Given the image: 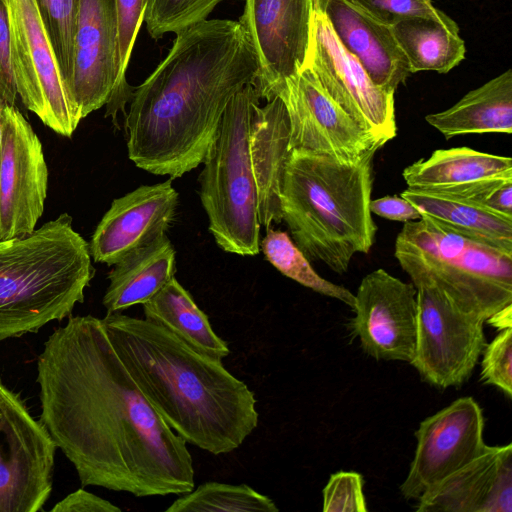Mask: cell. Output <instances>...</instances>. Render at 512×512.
Instances as JSON below:
<instances>
[{"label":"cell","mask_w":512,"mask_h":512,"mask_svg":"<svg viewBox=\"0 0 512 512\" xmlns=\"http://www.w3.org/2000/svg\"><path fill=\"white\" fill-rule=\"evenodd\" d=\"M309 67L331 99L360 126L386 143L396 136L394 94L371 80L316 7L314 51Z\"/></svg>","instance_id":"cell-16"},{"label":"cell","mask_w":512,"mask_h":512,"mask_svg":"<svg viewBox=\"0 0 512 512\" xmlns=\"http://www.w3.org/2000/svg\"><path fill=\"white\" fill-rule=\"evenodd\" d=\"M260 224L266 228L282 221L280 197L290 158V123L278 97L255 107L249 138Z\"/></svg>","instance_id":"cell-21"},{"label":"cell","mask_w":512,"mask_h":512,"mask_svg":"<svg viewBox=\"0 0 512 512\" xmlns=\"http://www.w3.org/2000/svg\"><path fill=\"white\" fill-rule=\"evenodd\" d=\"M369 208L371 213L392 221L406 223L422 217L420 211L410 201L397 195L371 200Z\"/></svg>","instance_id":"cell-39"},{"label":"cell","mask_w":512,"mask_h":512,"mask_svg":"<svg viewBox=\"0 0 512 512\" xmlns=\"http://www.w3.org/2000/svg\"><path fill=\"white\" fill-rule=\"evenodd\" d=\"M143 312L145 319L165 327L203 354L220 360L230 354L228 344L214 332L208 316L175 277L143 304Z\"/></svg>","instance_id":"cell-27"},{"label":"cell","mask_w":512,"mask_h":512,"mask_svg":"<svg viewBox=\"0 0 512 512\" xmlns=\"http://www.w3.org/2000/svg\"><path fill=\"white\" fill-rule=\"evenodd\" d=\"M315 0H245L239 19L256 53L254 81L267 101L310 66L314 51Z\"/></svg>","instance_id":"cell-10"},{"label":"cell","mask_w":512,"mask_h":512,"mask_svg":"<svg viewBox=\"0 0 512 512\" xmlns=\"http://www.w3.org/2000/svg\"><path fill=\"white\" fill-rule=\"evenodd\" d=\"M417 512H512V444L486 446L418 498Z\"/></svg>","instance_id":"cell-19"},{"label":"cell","mask_w":512,"mask_h":512,"mask_svg":"<svg viewBox=\"0 0 512 512\" xmlns=\"http://www.w3.org/2000/svg\"><path fill=\"white\" fill-rule=\"evenodd\" d=\"M354 296L349 330L363 352L376 360L411 363L417 338L415 286L379 268L363 277Z\"/></svg>","instance_id":"cell-15"},{"label":"cell","mask_w":512,"mask_h":512,"mask_svg":"<svg viewBox=\"0 0 512 512\" xmlns=\"http://www.w3.org/2000/svg\"><path fill=\"white\" fill-rule=\"evenodd\" d=\"M238 21L206 19L176 34L165 59L132 89L125 113L129 159L179 178L198 167L233 96L258 73Z\"/></svg>","instance_id":"cell-2"},{"label":"cell","mask_w":512,"mask_h":512,"mask_svg":"<svg viewBox=\"0 0 512 512\" xmlns=\"http://www.w3.org/2000/svg\"><path fill=\"white\" fill-rule=\"evenodd\" d=\"M91 260L68 213L0 240V342L70 317L94 276Z\"/></svg>","instance_id":"cell-5"},{"label":"cell","mask_w":512,"mask_h":512,"mask_svg":"<svg viewBox=\"0 0 512 512\" xmlns=\"http://www.w3.org/2000/svg\"><path fill=\"white\" fill-rule=\"evenodd\" d=\"M52 512H121L118 506L83 488L68 494L56 503Z\"/></svg>","instance_id":"cell-38"},{"label":"cell","mask_w":512,"mask_h":512,"mask_svg":"<svg viewBox=\"0 0 512 512\" xmlns=\"http://www.w3.org/2000/svg\"><path fill=\"white\" fill-rule=\"evenodd\" d=\"M511 320L512 304H509L504 308L500 309L499 311H497L496 313H494L485 322H488L492 326L502 330L511 327Z\"/></svg>","instance_id":"cell-40"},{"label":"cell","mask_w":512,"mask_h":512,"mask_svg":"<svg viewBox=\"0 0 512 512\" xmlns=\"http://www.w3.org/2000/svg\"><path fill=\"white\" fill-rule=\"evenodd\" d=\"M222 0H145L143 21L149 35L160 39L207 19Z\"/></svg>","instance_id":"cell-32"},{"label":"cell","mask_w":512,"mask_h":512,"mask_svg":"<svg viewBox=\"0 0 512 512\" xmlns=\"http://www.w3.org/2000/svg\"><path fill=\"white\" fill-rule=\"evenodd\" d=\"M446 139L466 134L512 132V70L471 90L452 107L425 116Z\"/></svg>","instance_id":"cell-24"},{"label":"cell","mask_w":512,"mask_h":512,"mask_svg":"<svg viewBox=\"0 0 512 512\" xmlns=\"http://www.w3.org/2000/svg\"><path fill=\"white\" fill-rule=\"evenodd\" d=\"M260 96L253 84L228 103L203 160L200 199L209 231L225 252L253 256L260 251V221L249 138Z\"/></svg>","instance_id":"cell-7"},{"label":"cell","mask_w":512,"mask_h":512,"mask_svg":"<svg viewBox=\"0 0 512 512\" xmlns=\"http://www.w3.org/2000/svg\"><path fill=\"white\" fill-rule=\"evenodd\" d=\"M37 4L69 93L74 64L77 0H37Z\"/></svg>","instance_id":"cell-31"},{"label":"cell","mask_w":512,"mask_h":512,"mask_svg":"<svg viewBox=\"0 0 512 512\" xmlns=\"http://www.w3.org/2000/svg\"><path fill=\"white\" fill-rule=\"evenodd\" d=\"M290 123V149L354 163L386 142L360 126L325 92L312 69L304 68L275 94Z\"/></svg>","instance_id":"cell-12"},{"label":"cell","mask_w":512,"mask_h":512,"mask_svg":"<svg viewBox=\"0 0 512 512\" xmlns=\"http://www.w3.org/2000/svg\"><path fill=\"white\" fill-rule=\"evenodd\" d=\"M40 422L82 486L135 497L195 487L186 441L161 418L118 356L102 318L69 317L37 361Z\"/></svg>","instance_id":"cell-1"},{"label":"cell","mask_w":512,"mask_h":512,"mask_svg":"<svg viewBox=\"0 0 512 512\" xmlns=\"http://www.w3.org/2000/svg\"><path fill=\"white\" fill-rule=\"evenodd\" d=\"M390 27L408 61L411 74L420 71L445 74L465 58V43L459 35L458 24L452 18L439 21L408 17Z\"/></svg>","instance_id":"cell-26"},{"label":"cell","mask_w":512,"mask_h":512,"mask_svg":"<svg viewBox=\"0 0 512 512\" xmlns=\"http://www.w3.org/2000/svg\"><path fill=\"white\" fill-rule=\"evenodd\" d=\"M57 446L20 396L0 382V512H38L52 491Z\"/></svg>","instance_id":"cell-9"},{"label":"cell","mask_w":512,"mask_h":512,"mask_svg":"<svg viewBox=\"0 0 512 512\" xmlns=\"http://www.w3.org/2000/svg\"><path fill=\"white\" fill-rule=\"evenodd\" d=\"M373 19L391 26L408 17H426L439 21L450 17L436 8L432 0H346Z\"/></svg>","instance_id":"cell-34"},{"label":"cell","mask_w":512,"mask_h":512,"mask_svg":"<svg viewBox=\"0 0 512 512\" xmlns=\"http://www.w3.org/2000/svg\"><path fill=\"white\" fill-rule=\"evenodd\" d=\"M11 48L8 2L0 0V93L11 105L17 106L18 93Z\"/></svg>","instance_id":"cell-36"},{"label":"cell","mask_w":512,"mask_h":512,"mask_svg":"<svg viewBox=\"0 0 512 512\" xmlns=\"http://www.w3.org/2000/svg\"><path fill=\"white\" fill-rule=\"evenodd\" d=\"M102 320L142 394L186 443L221 455L239 448L256 429L255 394L222 360L145 318L116 312Z\"/></svg>","instance_id":"cell-3"},{"label":"cell","mask_w":512,"mask_h":512,"mask_svg":"<svg viewBox=\"0 0 512 512\" xmlns=\"http://www.w3.org/2000/svg\"><path fill=\"white\" fill-rule=\"evenodd\" d=\"M481 381L512 398V329H502L482 352Z\"/></svg>","instance_id":"cell-33"},{"label":"cell","mask_w":512,"mask_h":512,"mask_svg":"<svg viewBox=\"0 0 512 512\" xmlns=\"http://www.w3.org/2000/svg\"><path fill=\"white\" fill-rule=\"evenodd\" d=\"M0 240L31 234L44 211L48 167L42 143L17 106L1 112Z\"/></svg>","instance_id":"cell-13"},{"label":"cell","mask_w":512,"mask_h":512,"mask_svg":"<svg viewBox=\"0 0 512 512\" xmlns=\"http://www.w3.org/2000/svg\"><path fill=\"white\" fill-rule=\"evenodd\" d=\"M278 512L275 502L246 484L209 481L181 494L166 512Z\"/></svg>","instance_id":"cell-29"},{"label":"cell","mask_w":512,"mask_h":512,"mask_svg":"<svg viewBox=\"0 0 512 512\" xmlns=\"http://www.w3.org/2000/svg\"><path fill=\"white\" fill-rule=\"evenodd\" d=\"M400 196L421 215L476 241L512 254V217L444 193L407 188Z\"/></svg>","instance_id":"cell-25"},{"label":"cell","mask_w":512,"mask_h":512,"mask_svg":"<svg viewBox=\"0 0 512 512\" xmlns=\"http://www.w3.org/2000/svg\"><path fill=\"white\" fill-rule=\"evenodd\" d=\"M345 49L354 55L371 80L395 93L411 75L408 61L398 46L391 27L346 0H315Z\"/></svg>","instance_id":"cell-20"},{"label":"cell","mask_w":512,"mask_h":512,"mask_svg":"<svg viewBox=\"0 0 512 512\" xmlns=\"http://www.w3.org/2000/svg\"><path fill=\"white\" fill-rule=\"evenodd\" d=\"M117 14V81L115 93L107 104V115L117 124V114L125 113L132 87L126 81V70L138 31L143 22L145 0H114Z\"/></svg>","instance_id":"cell-30"},{"label":"cell","mask_w":512,"mask_h":512,"mask_svg":"<svg viewBox=\"0 0 512 512\" xmlns=\"http://www.w3.org/2000/svg\"><path fill=\"white\" fill-rule=\"evenodd\" d=\"M260 246L266 259L284 276L353 309L354 294L347 288L321 277L288 233L268 227Z\"/></svg>","instance_id":"cell-28"},{"label":"cell","mask_w":512,"mask_h":512,"mask_svg":"<svg viewBox=\"0 0 512 512\" xmlns=\"http://www.w3.org/2000/svg\"><path fill=\"white\" fill-rule=\"evenodd\" d=\"M7 2L18 97L44 125L71 137L82 119L70 99L37 0Z\"/></svg>","instance_id":"cell-8"},{"label":"cell","mask_w":512,"mask_h":512,"mask_svg":"<svg viewBox=\"0 0 512 512\" xmlns=\"http://www.w3.org/2000/svg\"><path fill=\"white\" fill-rule=\"evenodd\" d=\"M113 266L102 300L107 314L143 305L156 295L175 275V249L165 233Z\"/></svg>","instance_id":"cell-23"},{"label":"cell","mask_w":512,"mask_h":512,"mask_svg":"<svg viewBox=\"0 0 512 512\" xmlns=\"http://www.w3.org/2000/svg\"><path fill=\"white\" fill-rule=\"evenodd\" d=\"M394 256L416 289L486 321L512 304V254L423 216L404 223Z\"/></svg>","instance_id":"cell-6"},{"label":"cell","mask_w":512,"mask_h":512,"mask_svg":"<svg viewBox=\"0 0 512 512\" xmlns=\"http://www.w3.org/2000/svg\"><path fill=\"white\" fill-rule=\"evenodd\" d=\"M117 34L114 0H77L69 96L81 119L107 105L115 93Z\"/></svg>","instance_id":"cell-17"},{"label":"cell","mask_w":512,"mask_h":512,"mask_svg":"<svg viewBox=\"0 0 512 512\" xmlns=\"http://www.w3.org/2000/svg\"><path fill=\"white\" fill-rule=\"evenodd\" d=\"M484 323L441 295L417 289V338L410 364L437 389L462 386L486 346Z\"/></svg>","instance_id":"cell-11"},{"label":"cell","mask_w":512,"mask_h":512,"mask_svg":"<svg viewBox=\"0 0 512 512\" xmlns=\"http://www.w3.org/2000/svg\"><path fill=\"white\" fill-rule=\"evenodd\" d=\"M375 153L341 163L291 151L281 190V216L309 261L343 274L355 254L370 251L377 232L369 208Z\"/></svg>","instance_id":"cell-4"},{"label":"cell","mask_w":512,"mask_h":512,"mask_svg":"<svg viewBox=\"0 0 512 512\" xmlns=\"http://www.w3.org/2000/svg\"><path fill=\"white\" fill-rule=\"evenodd\" d=\"M402 177L408 188L460 197L512 179V159L469 147L437 149L407 166Z\"/></svg>","instance_id":"cell-22"},{"label":"cell","mask_w":512,"mask_h":512,"mask_svg":"<svg viewBox=\"0 0 512 512\" xmlns=\"http://www.w3.org/2000/svg\"><path fill=\"white\" fill-rule=\"evenodd\" d=\"M482 408L471 396L454 400L425 418L415 432L416 449L408 474L400 485L406 500L418 498L477 456L486 444Z\"/></svg>","instance_id":"cell-14"},{"label":"cell","mask_w":512,"mask_h":512,"mask_svg":"<svg viewBox=\"0 0 512 512\" xmlns=\"http://www.w3.org/2000/svg\"><path fill=\"white\" fill-rule=\"evenodd\" d=\"M6 104H10L6 98L0 93V148H1V140H2V119H1V112L3 107Z\"/></svg>","instance_id":"cell-41"},{"label":"cell","mask_w":512,"mask_h":512,"mask_svg":"<svg viewBox=\"0 0 512 512\" xmlns=\"http://www.w3.org/2000/svg\"><path fill=\"white\" fill-rule=\"evenodd\" d=\"M363 476L355 471L332 474L323 488L324 512H366Z\"/></svg>","instance_id":"cell-35"},{"label":"cell","mask_w":512,"mask_h":512,"mask_svg":"<svg viewBox=\"0 0 512 512\" xmlns=\"http://www.w3.org/2000/svg\"><path fill=\"white\" fill-rule=\"evenodd\" d=\"M460 198L512 217V179L492 183Z\"/></svg>","instance_id":"cell-37"},{"label":"cell","mask_w":512,"mask_h":512,"mask_svg":"<svg viewBox=\"0 0 512 512\" xmlns=\"http://www.w3.org/2000/svg\"><path fill=\"white\" fill-rule=\"evenodd\" d=\"M172 180L140 186L112 201L89 243L95 262L114 265L129 252L166 233L179 199Z\"/></svg>","instance_id":"cell-18"}]
</instances>
